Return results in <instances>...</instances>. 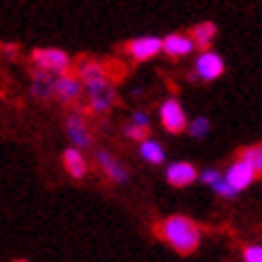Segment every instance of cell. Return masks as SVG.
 <instances>
[{"mask_svg": "<svg viewBox=\"0 0 262 262\" xmlns=\"http://www.w3.org/2000/svg\"><path fill=\"white\" fill-rule=\"evenodd\" d=\"M157 233H159V238L166 246H171L176 253L181 255L195 253L200 241H202V229L192 222L190 216L183 214H171L166 219H161L159 226H157Z\"/></svg>", "mask_w": 262, "mask_h": 262, "instance_id": "cell-1", "label": "cell"}, {"mask_svg": "<svg viewBox=\"0 0 262 262\" xmlns=\"http://www.w3.org/2000/svg\"><path fill=\"white\" fill-rule=\"evenodd\" d=\"M32 63L39 68V70H46L51 75H70L75 63H72V58L65 53L63 48H51V46H41V48H34L32 53Z\"/></svg>", "mask_w": 262, "mask_h": 262, "instance_id": "cell-2", "label": "cell"}, {"mask_svg": "<svg viewBox=\"0 0 262 262\" xmlns=\"http://www.w3.org/2000/svg\"><path fill=\"white\" fill-rule=\"evenodd\" d=\"M130 123H135V125H144V127H149V116L142 111H135L133 116H130Z\"/></svg>", "mask_w": 262, "mask_h": 262, "instance_id": "cell-24", "label": "cell"}, {"mask_svg": "<svg viewBox=\"0 0 262 262\" xmlns=\"http://www.w3.org/2000/svg\"><path fill=\"white\" fill-rule=\"evenodd\" d=\"M159 116H161V125H164V130L171 133V135H181V133L188 130V123H190V120H188V116H185V108L181 106V101L173 99V96H168L166 101L161 103Z\"/></svg>", "mask_w": 262, "mask_h": 262, "instance_id": "cell-4", "label": "cell"}, {"mask_svg": "<svg viewBox=\"0 0 262 262\" xmlns=\"http://www.w3.org/2000/svg\"><path fill=\"white\" fill-rule=\"evenodd\" d=\"M123 51H125L133 60L144 63V60L157 58L161 51H164V36H137V39H133L130 43H125Z\"/></svg>", "mask_w": 262, "mask_h": 262, "instance_id": "cell-5", "label": "cell"}, {"mask_svg": "<svg viewBox=\"0 0 262 262\" xmlns=\"http://www.w3.org/2000/svg\"><path fill=\"white\" fill-rule=\"evenodd\" d=\"M140 157H142L147 164H151V166H159V164H164L166 161V149H164V144L157 142V140H144V142H140Z\"/></svg>", "mask_w": 262, "mask_h": 262, "instance_id": "cell-17", "label": "cell"}, {"mask_svg": "<svg viewBox=\"0 0 262 262\" xmlns=\"http://www.w3.org/2000/svg\"><path fill=\"white\" fill-rule=\"evenodd\" d=\"M72 72L80 77L84 87H87V84H96V82H108V68L89 56H82L80 60L75 63Z\"/></svg>", "mask_w": 262, "mask_h": 262, "instance_id": "cell-8", "label": "cell"}, {"mask_svg": "<svg viewBox=\"0 0 262 262\" xmlns=\"http://www.w3.org/2000/svg\"><path fill=\"white\" fill-rule=\"evenodd\" d=\"M216 32H219V29H216L214 22H200L190 29V36H192V41H195V46H198L200 51H209L212 41L216 39Z\"/></svg>", "mask_w": 262, "mask_h": 262, "instance_id": "cell-16", "label": "cell"}, {"mask_svg": "<svg viewBox=\"0 0 262 262\" xmlns=\"http://www.w3.org/2000/svg\"><path fill=\"white\" fill-rule=\"evenodd\" d=\"M125 135L130 137V140L144 142V140H149V127H144V125H135V123H127V125H125Z\"/></svg>", "mask_w": 262, "mask_h": 262, "instance_id": "cell-20", "label": "cell"}, {"mask_svg": "<svg viewBox=\"0 0 262 262\" xmlns=\"http://www.w3.org/2000/svg\"><path fill=\"white\" fill-rule=\"evenodd\" d=\"M224 178L229 181V185L233 188L236 192L246 190L248 185L257 178V173H255V168L248 164L246 159H241V157H236V161L231 164L229 168H226V173H224Z\"/></svg>", "mask_w": 262, "mask_h": 262, "instance_id": "cell-11", "label": "cell"}, {"mask_svg": "<svg viewBox=\"0 0 262 262\" xmlns=\"http://www.w3.org/2000/svg\"><path fill=\"white\" fill-rule=\"evenodd\" d=\"M195 41H192L190 34H168L164 36V53L168 58H185L190 56L192 51H195Z\"/></svg>", "mask_w": 262, "mask_h": 262, "instance_id": "cell-13", "label": "cell"}, {"mask_svg": "<svg viewBox=\"0 0 262 262\" xmlns=\"http://www.w3.org/2000/svg\"><path fill=\"white\" fill-rule=\"evenodd\" d=\"M84 96V84H82V80L75 75V72H70V75H60L56 82V99L60 103H65V106H72V103H77Z\"/></svg>", "mask_w": 262, "mask_h": 262, "instance_id": "cell-9", "label": "cell"}, {"mask_svg": "<svg viewBox=\"0 0 262 262\" xmlns=\"http://www.w3.org/2000/svg\"><path fill=\"white\" fill-rule=\"evenodd\" d=\"M241 159H246L250 166L255 168V173L262 176V144H250V147H243L238 151Z\"/></svg>", "mask_w": 262, "mask_h": 262, "instance_id": "cell-18", "label": "cell"}, {"mask_svg": "<svg viewBox=\"0 0 262 262\" xmlns=\"http://www.w3.org/2000/svg\"><path fill=\"white\" fill-rule=\"evenodd\" d=\"M212 190H214L219 198H226V200H231V198H236V195H238V192L229 185V181H226V178H222L219 183H214V185H212Z\"/></svg>", "mask_w": 262, "mask_h": 262, "instance_id": "cell-21", "label": "cell"}, {"mask_svg": "<svg viewBox=\"0 0 262 262\" xmlns=\"http://www.w3.org/2000/svg\"><path fill=\"white\" fill-rule=\"evenodd\" d=\"M12 262H27V260H12Z\"/></svg>", "mask_w": 262, "mask_h": 262, "instance_id": "cell-26", "label": "cell"}, {"mask_svg": "<svg viewBox=\"0 0 262 262\" xmlns=\"http://www.w3.org/2000/svg\"><path fill=\"white\" fill-rule=\"evenodd\" d=\"M0 51H3V53H5V56H17V53H19V46H17V43H0Z\"/></svg>", "mask_w": 262, "mask_h": 262, "instance_id": "cell-25", "label": "cell"}, {"mask_svg": "<svg viewBox=\"0 0 262 262\" xmlns=\"http://www.w3.org/2000/svg\"><path fill=\"white\" fill-rule=\"evenodd\" d=\"M243 260L246 262H262V246H248L243 250Z\"/></svg>", "mask_w": 262, "mask_h": 262, "instance_id": "cell-23", "label": "cell"}, {"mask_svg": "<svg viewBox=\"0 0 262 262\" xmlns=\"http://www.w3.org/2000/svg\"><path fill=\"white\" fill-rule=\"evenodd\" d=\"M226 70V63L224 58L214 51H202L198 58H195V80L202 82H214L219 80Z\"/></svg>", "mask_w": 262, "mask_h": 262, "instance_id": "cell-6", "label": "cell"}, {"mask_svg": "<svg viewBox=\"0 0 262 262\" xmlns=\"http://www.w3.org/2000/svg\"><path fill=\"white\" fill-rule=\"evenodd\" d=\"M164 176H166L168 185H173V188H188V185H192L200 178L198 168L192 166L190 161H173V164H168Z\"/></svg>", "mask_w": 262, "mask_h": 262, "instance_id": "cell-12", "label": "cell"}, {"mask_svg": "<svg viewBox=\"0 0 262 262\" xmlns=\"http://www.w3.org/2000/svg\"><path fill=\"white\" fill-rule=\"evenodd\" d=\"M56 82H58V75H51V72L36 68L32 72V94L36 99H43V101L53 99L56 96Z\"/></svg>", "mask_w": 262, "mask_h": 262, "instance_id": "cell-14", "label": "cell"}, {"mask_svg": "<svg viewBox=\"0 0 262 262\" xmlns=\"http://www.w3.org/2000/svg\"><path fill=\"white\" fill-rule=\"evenodd\" d=\"M63 166H65V171H68L72 178H77V181H82V178L89 173V161L84 159L82 149H77V147H68V149L63 151Z\"/></svg>", "mask_w": 262, "mask_h": 262, "instance_id": "cell-15", "label": "cell"}, {"mask_svg": "<svg viewBox=\"0 0 262 262\" xmlns=\"http://www.w3.org/2000/svg\"><path fill=\"white\" fill-rule=\"evenodd\" d=\"M65 135H68V140H70L72 147H77V149H89L92 144H94V140H92V133H89L87 127V120H84V116H82L80 111H72L68 118H65Z\"/></svg>", "mask_w": 262, "mask_h": 262, "instance_id": "cell-7", "label": "cell"}, {"mask_svg": "<svg viewBox=\"0 0 262 262\" xmlns=\"http://www.w3.org/2000/svg\"><path fill=\"white\" fill-rule=\"evenodd\" d=\"M96 166L101 168V173L108 178L111 183H118V185H123V183L130 181V171H127L123 164H120L116 157H113L111 151L106 149H99L96 151Z\"/></svg>", "mask_w": 262, "mask_h": 262, "instance_id": "cell-10", "label": "cell"}, {"mask_svg": "<svg viewBox=\"0 0 262 262\" xmlns=\"http://www.w3.org/2000/svg\"><path fill=\"white\" fill-rule=\"evenodd\" d=\"M209 130H212V125H209V120H207L205 116H198V118H192L190 123H188V135H192L195 140L207 137L209 135Z\"/></svg>", "mask_w": 262, "mask_h": 262, "instance_id": "cell-19", "label": "cell"}, {"mask_svg": "<svg viewBox=\"0 0 262 262\" xmlns=\"http://www.w3.org/2000/svg\"><path fill=\"white\" fill-rule=\"evenodd\" d=\"M222 178H224V173L222 171H216V168H205V171L200 173V181L205 183V185H209V188H212L214 183H219Z\"/></svg>", "mask_w": 262, "mask_h": 262, "instance_id": "cell-22", "label": "cell"}, {"mask_svg": "<svg viewBox=\"0 0 262 262\" xmlns=\"http://www.w3.org/2000/svg\"><path fill=\"white\" fill-rule=\"evenodd\" d=\"M84 96H87V103H89V108H92V113H96V116L108 113L118 103V96H116V89L111 87V82L87 84L84 87Z\"/></svg>", "mask_w": 262, "mask_h": 262, "instance_id": "cell-3", "label": "cell"}]
</instances>
